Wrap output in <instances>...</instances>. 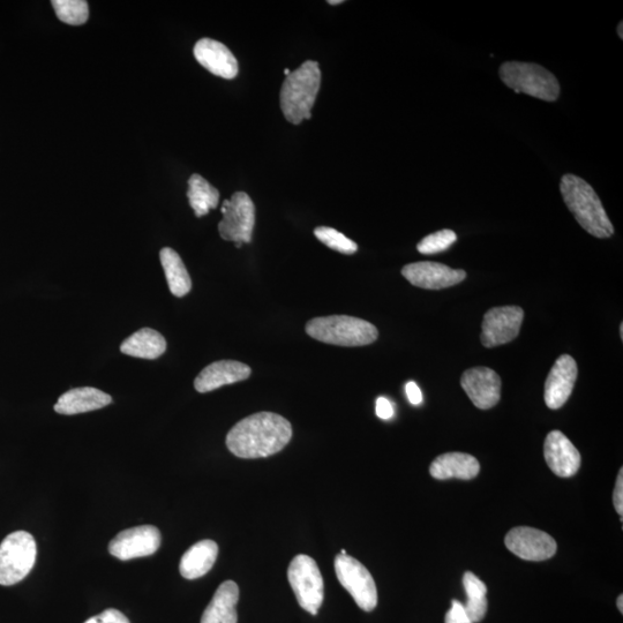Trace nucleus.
<instances>
[{"label":"nucleus","mask_w":623,"mask_h":623,"mask_svg":"<svg viewBox=\"0 0 623 623\" xmlns=\"http://www.w3.org/2000/svg\"><path fill=\"white\" fill-rule=\"evenodd\" d=\"M35 539L26 531L7 536L0 544V585L10 587L25 579L36 561Z\"/></svg>","instance_id":"nucleus-6"},{"label":"nucleus","mask_w":623,"mask_h":623,"mask_svg":"<svg viewBox=\"0 0 623 623\" xmlns=\"http://www.w3.org/2000/svg\"><path fill=\"white\" fill-rule=\"evenodd\" d=\"M544 456L553 474L561 478L573 477L581 468V454L566 435L552 431L544 444Z\"/></svg>","instance_id":"nucleus-16"},{"label":"nucleus","mask_w":623,"mask_h":623,"mask_svg":"<svg viewBox=\"0 0 623 623\" xmlns=\"http://www.w3.org/2000/svg\"><path fill=\"white\" fill-rule=\"evenodd\" d=\"M507 549L527 561H545L557 553V542L544 531L519 527L510 530L506 536Z\"/></svg>","instance_id":"nucleus-12"},{"label":"nucleus","mask_w":623,"mask_h":623,"mask_svg":"<svg viewBox=\"0 0 623 623\" xmlns=\"http://www.w3.org/2000/svg\"><path fill=\"white\" fill-rule=\"evenodd\" d=\"M375 411L380 419L388 420L394 416L393 404L386 397H379Z\"/></svg>","instance_id":"nucleus-33"},{"label":"nucleus","mask_w":623,"mask_h":623,"mask_svg":"<svg viewBox=\"0 0 623 623\" xmlns=\"http://www.w3.org/2000/svg\"><path fill=\"white\" fill-rule=\"evenodd\" d=\"M321 85V70L314 60H307L284 80L281 109L291 124L298 125L312 117V108Z\"/></svg>","instance_id":"nucleus-3"},{"label":"nucleus","mask_w":623,"mask_h":623,"mask_svg":"<svg viewBox=\"0 0 623 623\" xmlns=\"http://www.w3.org/2000/svg\"><path fill=\"white\" fill-rule=\"evenodd\" d=\"M620 334H621V339H623V325L622 324L620 326Z\"/></svg>","instance_id":"nucleus-38"},{"label":"nucleus","mask_w":623,"mask_h":623,"mask_svg":"<svg viewBox=\"0 0 623 623\" xmlns=\"http://www.w3.org/2000/svg\"><path fill=\"white\" fill-rule=\"evenodd\" d=\"M160 259L171 294L178 298L189 294L192 280L180 255L170 247H164Z\"/></svg>","instance_id":"nucleus-24"},{"label":"nucleus","mask_w":623,"mask_h":623,"mask_svg":"<svg viewBox=\"0 0 623 623\" xmlns=\"http://www.w3.org/2000/svg\"><path fill=\"white\" fill-rule=\"evenodd\" d=\"M85 623H131L125 615L115 609L105 610L96 617L90 618Z\"/></svg>","instance_id":"nucleus-30"},{"label":"nucleus","mask_w":623,"mask_h":623,"mask_svg":"<svg viewBox=\"0 0 623 623\" xmlns=\"http://www.w3.org/2000/svg\"><path fill=\"white\" fill-rule=\"evenodd\" d=\"M328 3L330 5H337V4H342L343 2H342V0H335V2H333V0H332V2H328Z\"/></svg>","instance_id":"nucleus-37"},{"label":"nucleus","mask_w":623,"mask_h":623,"mask_svg":"<svg viewBox=\"0 0 623 623\" xmlns=\"http://www.w3.org/2000/svg\"><path fill=\"white\" fill-rule=\"evenodd\" d=\"M457 236L453 230L445 229L426 236L417 245L419 253L432 255L444 252L456 242Z\"/></svg>","instance_id":"nucleus-29"},{"label":"nucleus","mask_w":623,"mask_h":623,"mask_svg":"<svg viewBox=\"0 0 623 623\" xmlns=\"http://www.w3.org/2000/svg\"><path fill=\"white\" fill-rule=\"evenodd\" d=\"M622 28H623V22H620L619 27H618V35L620 36V39H623Z\"/></svg>","instance_id":"nucleus-36"},{"label":"nucleus","mask_w":623,"mask_h":623,"mask_svg":"<svg viewBox=\"0 0 623 623\" xmlns=\"http://www.w3.org/2000/svg\"><path fill=\"white\" fill-rule=\"evenodd\" d=\"M249 365L236 362V360H219L208 365L194 380V388L198 393L213 392L223 386L236 384L251 377Z\"/></svg>","instance_id":"nucleus-17"},{"label":"nucleus","mask_w":623,"mask_h":623,"mask_svg":"<svg viewBox=\"0 0 623 623\" xmlns=\"http://www.w3.org/2000/svg\"><path fill=\"white\" fill-rule=\"evenodd\" d=\"M292 438L288 419L259 412L240 420L227 435V447L240 459H264L280 453Z\"/></svg>","instance_id":"nucleus-1"},{"label":"nucleus","mask_w":623,"mask_h":623,"mask_svg":"<svg viewBox=\"0 0 623 623\" xmlns=\"http://www.w3.org/2000/svg\"><path fill=\"white\" fill-rule=\"evenodd\" d=\"M335 573L342 587L349 592L356 604L365 612H372L378 605V590L373 576L366 567L350 555H337Z\"/></svg>","instance_id":"nucleus-8"},{"label":"nucleus","mask_w":623,"mask_h":623,"mask_svg":"<svg viewBox=\"0 0 623 623\" xmlns=\"http://www.w3.org/2000/svg\"><path fill=\"white\" fill-rule=\"evenodd\" d=\"M187 198H189L195 216L202 217L219 205L220 192L204 177L193 175L189 180Z\"/></svg>","instance_id":"nucleus-25"},{"label":"nucleus","mask_w":623,"mask_h":623,"mask_svg":"<svg viewBox=\"0 0 623 623\" xmlns=\"http://www.w3.org/2000/svg\"><path fill=\"white\" fill-rule=\"evenodd\" d=\"M617 604H618V609L620 613H623V596L622 595L618 598Z\"/></svg>","instance_id":"nucleus-35"},{"label":"nucleus","mask_w":623,"mask_h":623,"mask_svg":"<svg viewBox=\"0 0 623 623\" xmlns=\"http://www.w3.org/2000/svg\"><path fill=\"white\" fill-rule=\"evenodd\" d=\"M613 502H614L615 510H617V513L620 516H622L623 515V469L622 468L619 472L617 484H615V489L613 493Z\"/></svg>","instance_id":"nucleus-32"},{"label":"nucleus","mask_w":623,"mask_h":623,"mask_svg":"<svg viewBox=\"0 0 623 623\" xmlns=\"http://www.w3.org/2000/svg\"><path fill=\"white\" fill-rule=\"evenodd\" d=\"M161 546V532L153 525H141L119 532L109 544L112 557L122 561L149 557Z\"/></svg>","instance_id":"nucleus-11"},{"label":"nucleus","mask_w":623,"mask_h":623,"mask_svg":"<svg viewBox=\"0 0 623 623\" xmlns=\"http://www.w3.org/2000/svg\"><path fill=\"white\" fill-rule=\"evenodd\" d=\"M524 311L520 306L494 307L484 315L480 340L485 348L512 342L520 334Z\"/></svg>","instance_id":"nucleus-10"},{"label":"nucleus","mask_w":623,"mask_h":623,"mask_svg":"<svg viewBox=\"0 0 623 623\" xmlns=\"http://www.w3.org/2000/svg\"><path fill=\"white\" fill-rule=\"evenodd\" d=\"M284 73H285V75H287V77H288V75H289L291 72L289 71V69H287V70H285V71H284Z\"/></svg>","instance_id":"nucleus-39"},{"label":"nucleus","mask_w":623,"mask_h":623,"mask_svg":"<svg viewBox=\"0 0 623 623\" xmlns=\"http://www.w3.org/2000/svg\"><path fill=\"white\" fill-rule=\"evenodd\" d=\"M288 580L300 607L317 615L325 597L324 579L317 562L309 555H297L289 566Z\"/></svg>","instance_id":"nucleus-7"},{"label":"nucleus","mask_w":623,"mask_h":623,"mask_svg":"<svg viewBox=\"0 0 623 623\" xmlns=\"http://www.w3.org/2000/svg\"><path fill=\"white\" fill-rule=\"evenodd\" d=\"M340 554L347 555V552H345V550H342Z\"/></svg>","instance_id":"nucleus-40"},{"label":"nucleus","mask_w":623,"mask_h":623,"mask_svg":"<svg viewBox=\"0 0 623 623\" xmlns=\"http://www.w3.org/2000/svg\"><path fill=\"white\" fill-rule=\"evenodd\" d=\"M221 212L223 219L219 224L221 237L235 242L240 249L243 243H251L255 225V207L250 195L237 192L230 200H225Z\"/></svg>","instance_id":"nucleus-9"},{"label":"nucleus","mask_w":623,"mask_h":623,"mask_svg":"<svg viewBox=\"0 0 623 623\" xmlns=\"http://www.w3.org/2000/svg\"><path fill=\"white\" fill-rule=\"evenodd\" d=\"M314 235L322 244H325L329 249L340 252L342 254L351 255L358 251V245L354 240L344 236L342 232L333 228L319 227L314 230Z\"/></svg>","instance_id":"nucleus-28"},{"label":"nucleus","mask_w":623,"mask_h":623,"mask_svg":"<svg viewBox=\"0 0 623 623\" xmlns=\"http://www.w3.org/2000/svg\"><path fill=\"white\" fill-rule=\"evenodd\" d=\"M560 191L570 213L588 234L600 239L613 236L614 227L602 201L584 179L565 175L561 178Z\"/></svg>","instance_id":"nucleus-2"},{"label":"nucleus","mask_w":623,"mask_h":623,"mask_svg":"<svg viewBox=\"0 0 623 623\" xmlns=\"http://www.w3.org/2000/svg\"><path fill=\"white\" fill-rule=\"evenodd\" d=\"M306 333L314 340L340 347H363L379 337L377 327L371 322L349 315L314 318L307 322Z\"/></svg>","instance_id":"nucleus-4"},{"label":"nucleus","mask_w":623,"mask_h":623,"mask_svg":"<svg viewBox=\"0 0 623 623\" xmlns=\"http://www.w3.org/2000/svg\"><path fill=\"white\" fill-rule=\"evenodd\" d=\"M219 555V546L213 540H201L187 550L180 560V574L186 580H197L213 568Z\"/></svg>","instance_id":"nucleus-22"},{"label":"nucleus","mask_w":623,"mask_h":623,"mask_svg":"<svg viewBox=\"0 0 623 623\" xmlns=\"http://www.w3.org/2000/svg\"><path fill=\"white\" fill-rule=\"evenodd\" d=\"M463 585L467 592V604L464 605L472 622H480L485 618L487 607V588L483 581L471 572H467L463 576Z\"/></svg>","instance_id":"nucleus-26"},{"label":"nucleus","mask_w":623,"mask_h":623,"mask_svg":"<svg viewBox=\"0 0 623 623\" xmlns=\"http://www.w3.org/2000/svg\"><path fill=\"white\" fill-rule=\"evenodd\" d=\"M480 464L476 457L464 453H447L435 459L430 467L434 479L452 478L470 480L478 476Z\"/></svg>","instance_id":"nucleus-20"},{"label":"nucleus","mask_w":623,"mask_h":623,"mask_svg":"<svg viewBox=\"0 0 623 623\" xmlns=\"http://www.w3.org/2000/svg\"><path fill=\"white\" fill-rule=\"evenodd\" d=\"M504 84L517 94H527L546 102H554L560 96V84L545 67L532 63L507 62L499 70Z\"/></svg>","instance_id":"nucleus-5"},{"label":"nucleus","mask_w":623,"mask_h":623,"mask_svg":"<svg viewBox=\"0 0 623 623\" xmlns=\"http://www.w3.org/2000/svg\"><path fill=\"white\" fill-rule=\"evenodd\" d=\"M446 623H474L470 619L464 605L459 600H453L452 609L446 615Z\"/></svg>","instance_id":"nucleus-31"},{"label":"nucleus","mask_w":623,"mask_h":623,"mask_svg":"<svg viewBox=\"0 0 623 623\" xmlns=\"http://www.w3.org/2000/svg\"><path fill=\"white\" fill-rule=\"evenodd\" d=\"M402 275L414 287L427 290H441L460 284L467 277L461 269H453L438 262H415L402 269Z\"/></svg>","instance_id":"nucleus-13"},{"label":"nucleus","mask_w":623,"mask_h":623,"mask_svg":"<svg viewBox=\"0 0 623 623\" xmlns=\"http://www.w3.org/2000/svg\"><path fill=\"white\" fill-rule=\"evenodd\" d=\"M238 600V585L234 581L223 582L202 614L200 623H237Z\"/></svg>","instance_id":"nucleus-21"},{"label":"nucleus","mask_w":623,"mask_h":623,"mask_svg":"<svg viewBox=\"0 0 623 623\" xmlns=\"http://www.w3.org/2000/svg\"><path fill=\"white\" fill-rule=\"evenodd\" d=\"M51 5L64 24L81 26L89 19V6L85 0H54Z\"/></svg>","instance_id":"nucleus-27"},{"label":"nucleus","mask_w":623,"mask_h":623,"mask_svg":"<svg viewBox=\"0 0 623 623\" xmlns=\"http://www.w3.org/2000/svg\"><path fill=\"white\" fill-rule=\"evenodd\" d=\"M579 374L576 360L569 355H562L552 366L544 389V400L552 410H558L567 403L572 395Z\"/></svg>","instance_id":"nucleus-15"},{"label":"nucleus","mask_w":623,"mask_h":623,"mask_svg":"<svg viewBox=\"0 0 623 623\" xmlns=\"http://www.w3.org/2000/svg\"><path fill=\"white\" fill-rule=\"evenodd\" d=\"M112 402L111 396L93 387L74 388L59 397L55 411L59 415L73 416L100 410Z\"/></svg>","instance_id":"nucleus-19"},{"label":"nucleus","mask_w":623,"mask_h":623,"mask_svg":"<svg viewBox=\"0 0 623 623\" xmlns=\"http://www.w3.org/2000/svg\"><path fill=\"white\" fill-rule=\"evenodd\" d=\"M120 351L124 355L141 359H157L167 351V341L156 330L142 328L134 333L120 345Z\"/></svg>","instance_id":"nucleus-23"},{"label":"nucleus","mask_w":623,"mask_h":623,"mask_svg":"<svg viewBox=\"0 0 623 623\" xmlns=\"http://www.w3.org/2000/svg\"><path fill=\"white\" fill-rule=\"evenodd\" d=\"M405 393H407L411 404L419 405L423 402L422 390H420L416 382H408L407 386H405Z\"/></svg>","instance_id":"nucleus-34"},{"label":"nucleus","mask_w":623,"mask_h":623,"mask_svg":"<svg viewBox=\"0 0 623 623\" xmlns=\"http://www.w3.org/2000/svg\"><path fill=\"white\" fill-rule=\"evenodd\" d=\"M194 57L210 73L223 79H235L239 72L237 59L219 41L202 39L195 44Z\"/></svg>","instance_id":"nucleus-18"},{"label":"nucleus","mask_w":623,"mask_h":623,"mask_svg":"<svg viewBox=\"0 0 623 623\" xmlns=\"http://www.w3.org/2000/svg\"><path fill=\"white\" fill-rule=\"evenodd\" d=\"M461 386L469 399L480 410L495 407L501 397V379L499 374L489 367L478 366L465 371Z\"/></svg>","instance_id":"nucleus-14"}]
</instances>
